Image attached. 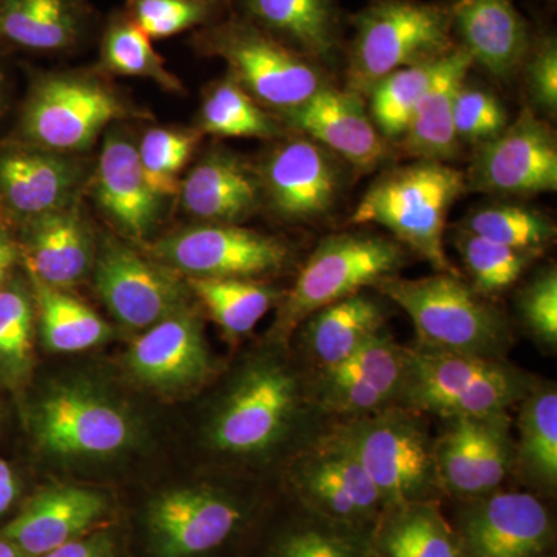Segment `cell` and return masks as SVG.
Here are the masks:
<instances>
[{"label": "cell", "mask_w": 557, "mask_h": 557, "mask_svg": "<svg viewBox=\"0 0 557 557\" xmlns=\"http://www.w3.org/2000/svg\"><path fill=\"white\" fill-rule=\"evenodd\" d=\"M379 557H468L443 502L391 505L372 530Z\"/></svg>", "instance_id": "cell-34"}, {"label": "cell", "mask_w": 557, "mask_h": 557, "mask_svg": "<svg viewBox=\"0 0 557 557\" xmlns=\"http://www.w3.org/2000/svg\"><path fill=\"white\" fill-rule=\"evenodd\" d=\"M330 421L319 409L313 372L263 355L239 370L208 428L212 448L242 458H267L300 448Z\"/></svg>", "instance_id": "cell-1"}, {"label": "cell", "mask_w": 557, "mask_h": 557, "mask_svg": "<svg viewBox=\"0 0 557 557\" xmlns=\"http://www.w3.org/2000/svg\"><path fill=\"white\" fill-rule=\"evenodd\" d=\"M94 189L95 200L106 215L132 239H145L156 226L161 197L149 188L137 146L124 132H108L95 171Z\"/></svg>", "instance_id": "cell-28"}, {"label": "cell", "mask_w": 557, "mask_h": 557, "mask_svg": "<svg viewBox=\"0 0 557 557\" xmlns=\"http://www.w3.org/2000/svg\"><path fill=\"white\" fill-rule=\"evenodd\" d=\"M84 164L76 156L16 141L0 148V211L22 223L78 199Z\"/></svg>", "instance_id": "cell-21"}, {"label": "cell", "mask_w": 557, "mask_h": 557, "mask_svg": "<svg viewBox=\"0 0 557 557\" xmlns=\"http://www.w3.org/2000/svg\"><path fill=\"white\" fill-rule=\"evenodd\" d=\"M285 483L287 496L302 507L359 530L372 531L387 508L383 494L333 421L292 454Z\"/></svg>", "instance_id": "cell-11"}, {"label": "cell", "mask_w": 557, "mask_h": 557, "mask_svg": "<svg viewBox=\"0 0 557 557\" xmlns=\"http://www.w3.org/2000/svg\"><path fill=\"white\" fill-rule=\"evenodd\" d=\"M408 348L386 329L333 368L313 373L319 409L329 421H348L398 405Z\"/></svg>", "instance_id": "cell-15"}, {"label": "cell", "mask_w": 557, "mask_h": 557, "mask_svg": "<svg viewBox=\"0 0 557 557\" xmlns=\"http://www.w3.org/2000/svg\"><path fill=\"white\" fill-rule=\"evenodd\" d=\"M454 126L458 141L483 145L508 126V115L494 95L463 84L456 98Z\"/></svg>", "instance_id": "cell-45"}, {"label": "cell", "mask_w": 557, "mask_h": 557, "mask_svg": "<svg viewBox=\"0 0 557 557\" xmlns=\"http://www.w3.org/2000/svg\"><path fill=\"white\" fill-rule=\"evenodd\" d=\"M512 478L531 493L555 498L557 491V388L539 380L518 406Z\"/></svg>", "instance_id": "cell-33"}, {"label": "cell", "mask_w": 557, "mask_h": 557, "mask_svg": "<svg viewBox=\"0 0 557 557\" xmlns=\"http://www.w3.org/2000/svg\"><path fill=\"white\" fill-rule=\"evenodd\" d=\"M194 47L228 65L230 78L258 104L299 108L325 86L319 62L289 49L239 16L212 22L194 36Z\"/></svg>", "instance_id": "cell-10"}, {"label": "cell", "mask_w": 557, "mask_h": 557, "mask_svg": "<svg viewBox=\"0 0 557 557\" xmlns=\"http://www.w3.org/2000/svg\"><path fill=\"white\" fill-rule=\"evenodd\" d=\"M456 244L471 277V287L486 298L511 288L537 258L474 236L467 230L457 234Z\"/></svg>", "instance_id": "cell-41"}, {"label": "cell", "mask_w": 557, "mask_h": 557, "mask_svg": "<svg viewBox=\"0 0 557 557\" xmlns=\"http://www.w3.org/2000/svg\"><path fill=\"white\" fill-rule=\"evenodd\" d=\"M20 497V483L13 469L0 458V519L5 518Z\"/></svg>", "instance_id": "cell-49"}, {"label": "cell", "mask_w": 557, "mask_h": 557, "mask_svg": "<svg viewBox=\"0 0 557 557\" xmlns=\"http://www.w3.org/2000/svg\"><path fill=\"white\" fill-rule=\"evenodd\" d=\"M7 81L3 76L2 70H0V116L3 115L7 109V102H9V94H7Z\"/></svg>", "instance_id": "cell-52"}, {"label": "cell", "mask_w": 557, "mask_h": 557, "mask_svg": "<svg viewBox=\"0 0 557 557\" xmlns=\"http://www.w3.org/2000/svg\"><path fill=\"white\" fill-rule=\"evenodd\" d=\"M284 116L293 127L359 170L376 166L386 156V139L369 119L361 97L354 90L324 86Z\"/></svg>", "instance_id": "cell-25"}, {"label": "cell", "mask_w": 557, "mask_h": 557, "mask_svg": "<svg viewBox=\"0 0 557 557\" xmlns=\"http://www.w3.org/2000/svg\"><path fill=\"white\" fill-rule=\"evenodd\" d=\"M401 244L372 234H336L321 242L300 270L278 309L271 338L287 344L307 318L330 304L350 298L405 265Z\"/></svg>", "instance_id": "cell-9"}, {"label": "cell", "mask_w": 557, "mask_h": 557, "mask_svg": "<svg viewBox=\"0 0 557 557\" xmlns=\"http://www.w3.org/2000/svg\"><path fill=\"white\" fill-rule=\"evenodd\" d=\"M547 557H556V553H553V555H549Z\"/></svg>", "instance_id": "cell-54"}, {"label": "cell", "mask_w": 557, "mask_h": 557, "mask_svg": "<svg viewBox=\"0 0 557 557\" xmlns=\"http://www.w3.org/2000/svg\"><path fill=\"white\" fill-rule=\"evenodd\" d=\"M259 180L262 196L288 222L324 218L335 207L341 189L338 164L310 138L289 139L274 149Z\"/></svg>", "instance_id": "cell-20"}, {"label": "cell", "mask_w": 557, "mask_h": 557, "mask_svg": "<svg viewBox=\"0 0 557 557\" xmlns=\"http://www.w3.org/2000/svg\"><path fill=\"white\" fill-rule=\"evenodd\" d=\"M474 236L541 256L555 240L556 228L552 220L534 209L518 205H494L472 212L465 228Z\"/></svg>", "instance_id": "cell-40"}, {"label": "cell", "mask_w": 557, "mask_h": 557, "mask_svg": "<svg viewBox=\"0 0 557 557\" xmlns=\"http://www.w3.org/2000/svg\"><path fill=\"white\" fill-rule=\"evenodd\" d=\"M39 557H129V548L119 520Z\"/></svg>", "instance_id": "cell-48"}, {"label": "cell", "mask_w": 557, "mask_h": 557, "mask_svg": "<svg viewBox=\"0 0 557 557\" xmlns=\"http://www.w3.org/2000/svg\"><path fill=\"white\" fill-rule=\"evenodd\" d=\"M199 131L225 138H273L278 134L276 121L230 76L205 98Z\"/></svg>", "instance_id": "cell-38"}, {"label": "cell", "mask_w": 557, "mask_h": 557, "mask_svg": "<svg viewBox=\"0 0 557 557\" xmlns=\"http://www.w3.org/2000/svg\"><path fill=\"white\" fill-rule=\"evenodd\" d=\"M212 2L222 3V2H226V0H212Z\"/></svg>", "instance_id": "cell-53"}, {"label": "cell", "mask_w": 557, "mask_h": 557, "mask_svg": "<svg viewBox=\"0 0 557 557\" xmlns=\"http://www.w3.org/2000/svg\"><path fill=\"white\" fill-rule=\"evenodd\" d=\"M21 258V248L9 230L0 225V289L5 287L14 263Z\"/></svg>", "instance_id": "cell-50"}, {"label": "cell", "mask_w": 557, "mask_h": 557, "mask_svg": "<svg viewBox=\"0 0 557 557\" xmlns=\"http://www.w3.org/2000/svg\"><path fill=\"white\" fill-rule=\"evenodd\" d=\"M336 424L387 507L445 500L428 416L394 405Z\"/></svg>", "instance_id": "cell-7"}, {"label": "cell", "mask_w": 557, "mask_h": 557, "mask_svg": "<svg viewBox=\"0 0 557 557\" xmlns=\"http://www.w3.org/2000/svg\"><path fill=\"white\" fill-rule=\"evenodd\" d=\"M520 321L527 332L548 350L557 347V271L555 267L542 270L518 299Z\"/></svg>", "instance_id": "cell-46"}, {"label": "cell", "mask_w": 557, "mask_h": 557, "mask_svg": "<svg viewBox=\"0 0 557 557\" xmlns=\"http://www.w3.org/2000/svg\"><path fill=\"white\" fill-rule=\"evenodd\" d=\"M242 20L251 22L289 49L317 62L332 60L341 39L335 0H234Z\"/></svg>", "instance_id": "cell-30"}, {"label": "cell", "mask_w": 557, "mask_h": 557, "mask_svg": "<svg viewBox=\"0 0 557 557\" xmlns=\"http://www.w3.org/2000/svg\"><path fill=\"white\" fill-rule=\"evenodd\" d=\"M472 65L468 51L458 46L440 60L434 79L418 102L403 137V149L410 157L440 163L456 159L460 141L454 126V108Z\"/></svg>", "instance_id": "cell-32"}, {"label": "cell", "mask_w": 557, "mask_h": 557, "mask_svg": "<svg viewBox=\"0 0 557 557\" xmlns=\"http://www.w3.org/2000/svg\"><path fill=\"white\" fill-rule=\"evenodd\" d=\"M263 512L230 487L161 491L138 512V557H239Z\"/></svg>", "instance_id": "cell-2"}, {"label": "cell", "mask_w": 557, "mask_h": 557, "mask_svg": "<svg viewBox=\"0 0 557 557\" xmlns=\"http://www.w3.org/2000/svg\"><path fill=\"white\" fill-rule=\"evenodd\" d=\"M199 129L152 127L143 135L137 146L139 163L149 188L161 197L177 196L180 174L189 163L199 146Z\"/></svg>", "instance_id": "cell-42"}, {"label": "cell", "mask_w": 557, "mask_h": 557, "mask_svg": "<svg viewBox=\"0 0 557 557\" xmlns=\"http://www.w3.org/2000/svg\"><path fill=\"white\" fill-rule=\"evenodd\" d=\"M438 61L395 70L380 79L370 94V113L383 138L405 137L424 91L431 86Z\"/></svg>", "instance_id": "cell-39"}, {"label": "cell", "mask_w": 557, "mask_h": 557, "mask_svg": "<svg viewBox=\"0 0 557 557\" xmlns=\"http://www.w3.org/2000/svg\"><path fill=\"white\" fill-rule=\"evenodd\" d=\"M219 5L212 0H127L124 11L156 40L207 27Z\"/></svg>", "instance_id": "cell-44"}, {"label": "cell", "mask_w": 557, "mask_h": 557, "mask_svg": "<svg viewBox=\"0 0 557 557\" xmlns=\"http://www.w3.org/2000/svg\"><path fill=\"white\" fill-rule=\"evenodd\" d=\"M287 498L281 512H263L239 557H379L372 531L335 522Z\"/></svg>", "instance_id": "cell-22"}, {"label": "cell", "mask_w": 557, "mask_h": 557, "mask_svg": "<svg viewBox=\"0 0 557 557\" xmlns=\"http://www.w3.org/2000/svg\"><path fill=\"white\" fill-rule=\"evenodd\" d=\"M30 278L40 332L50 350L62 354L87 350L109 338V325L90 307L62 288Z\"/></svg>", "instance_id": "cell-36"}, {"label": "cell", "mask_w": 557, "mask_h": 557, "mask_svg": "<svg viewBox=\"0 0 557 557\" xmlns=\"http://www.w3.org/2000/svg\"><path fill=\"white\" fill-rule=\"evenodd\" d=\"M376 289L406 311L417 330V346L490 359H507L515 346L507 314L460 274H397L383 278Z\"/></svg>", "instance_id": "cell-3"}, {"label": "cell", "mask_w": 557, "mask_h": 557, "mask_svg": "<svg viewBox=\"0 0 557 557\" xmlns=\"http://www.w3.org/2000/svg\"><path fill=\"white\" fill-rule=\"evenodd\" d=\"M467 183L472 189L508 196L556 190L555 132L533 110L522 109L502 134L479 145Z\"/></svg>", "instance_id": "cell-16"}, {"label": "cell", "mask_w": 557, "mask_h": 557, "mask_svg": "<svg viewBox=\"0 0 557 557\" xmlns=\"http://www.w3.org/2000/svg\"><path fill=\"white\" fill-rule=\"evenodd\" d=\"M527 83L539 108L556 113L557 109V40L555 35L534 36L525 64Z\"/></svg>", "instance_id": "cell-47"}, {"label": "cell", "mask_w": 557, "mask_h": 557, "mask_svg": "<svg viewBox=\"0 0 557 557\" xmlns=\"http://www.w3.org/2000/svg\"><path fill=\"white\" fill-rule=\"evenodd\" d=\"M188 287L215 324L234 338L251 332L281 299V292L255 278L189 277Z\"/></svg>", "instance_id": "cell-37"}, {"label": "cell", "mask_w": 557, "mask_h": 557, "mask_svg": "<svg viewBox=\"0 0 557 557\" xmlns=\"http://www.w3.org/2000/svg\"><path fill=\"white\" fill-rule=\"evenodd\" d=\"M21 258L30 277L51 287L78 284L95 262L94 234L78 199L24 223Z\"/></svg>", "instance_id": "cell-26"}, {"label": "cell", "mask_w": 557, "mask_h": 557, "mask_svg": "<svg viewBox=\"0 0 557 557\" xmlns=\"http://www.w3.org/2000/svg\"><path fill=\"white\" fill-rule=\"evenodd\" d=\"M448 516L468 557H547L556 553V518L548 498L500 490L450 500Z\"/></svg>", "instance_id": "cell-12"}, {"label": "cell", "mask_w": 557, "mask_h": 557, "mask_svg": "<svg viewBox=\"0 0 557 557\" xmlns=\"http://www.w3.org/2000/svg\"><path fill=\"white\" fill-rule=\"evenodd\" d=\"M127 362L139 381L160 391L197 386L212 373L200 319L186 307L139 336Z\"/></svg>", "instance_id": "cell-24"}, {"label": "cell", "mask_w": 557, "mask_h": 557, "mask_svg": "<svg viewBox=\"0 0 557 557\" xmlns=\"http://www.w3.org/2000/svg\"><path fill=\"white\" fill-rule=\"evenodd\" d=\"M386 322V307L366 292L314 311L298 329L307 368L318 373L339 364Z\"/></svg>", "instance_id": "cell-31"}, {"label": "cell", "mask_w": 557, "mask_h": 557, "mask_svg": "<svg viewBox=\"0 0 557 557\" xmlns=\"http://www.w3.org/2000/svg\"><path fill=\"white\" fill-rule=\"evenodd\" d=\"M44 449L61 456H109L131 442L129 420L108 399L83 387L54 388L36 417Z\"/></svg>", "instance_id": "cell-19"}, {"label": "cell", "mask_w": 557, "mask_h": 557, "mask_svg": "<svg viewBox=\"0 0 557 557\" xmlns=\"http://www.w3.org/2000/svg\"><path fill=\"white\" fill-rule=\"evenodd\" d=\"M89 0H0V51L64 54L95 30Z\"/></svg>", "instance_id": "cell-27"}, {"label": "cell", "mask_w": 557, "mask_h": 557, "mask_svg": "<svg viewBox=\"0 0 557 557\" xmlns=\"http://www.w3.org/2000/svg\"><path fill=\"white\" fill-rule=\"evenodd\" d=\"M454 38L472 62L508 79L522 70L534 35L515 0H449Z\"/></svg>", "instance_id": "cell-23"}, {"label": "cell", "mask_w": 557, "mask_h": 557, "mask_svg": "<svg viewBox=\"0 0 557 557\" xmlns=\"http://www.w3.org/2000/svg\"><path fill=\"white\" fill-rule=\"evenodd\" d=\"M408 348L398 405L428 417L482 418L509 413L533 391L537 376L507 359Z\"/></svg>", "instance_id": "cell-4"}, {"label": "cell", "mask_w": 557, "mask_h": 557, "mask_svg": "<svg viewBox=\"0 0 557 557\" xmlns=\"http://www.w3.org/2000/svg\"><path fill=\"white\" fill-rule=\"evenodd\" d=\"M467 186V177L456 168L420 160L373 183L351 220L358 225L383 226L438 273L458 274L446 256L443 237L449 209Z\"/></svg>", "instance_id": "cell-5"}, {"label": "cell", "mask_w": 557, "mask_h": 557, "mask_svg": "<svg viewBox=\"0 0 557 557\" xmlns=\"http://www.w3.org/2000/svg\"><path fill=\"white\" fill-rule=\"evenodd\" d=\"M138 115L97 73L42 72L22 106L20 141L51 152L90 149L115 121Z\"/></svg>", "instance_id": "cell-8"}, {"label": "cell", "mask_w": 557, "mask_h": 557, "mask_svg": "<svg viewBox=\"0 0 557 557\" xmlns=\"http://www.w3.org/2000/svg\"><path fill=\"white\" fill-rule=\"evenodd\" d=\"M95 287L113 317L132 329L152 327L186 307V288L175 274L112 237L95 256Z\"/></svg>", "instance_id": "cell-17"}, {"label": "cell", "mask_w": 557, "mask_h": 557, "mask_svg": "<svg viewBox=\"0 0 557 557\" xmlns=\"http://www.w3.org/2000/svg\"><path fill=\"white\" fill-rule=\"evenodd\" d=\"M435 457L448 500H467L500 490L515 465L512 417L446 418L435 435Z\"/></svg>", "instance_id": "cell-14"}, {"label": "cell", "mask_w": 557, "mask_h": 557, "mask_svg": "<svg viewBox=\"0 0 557 557\" xmlns=\"http://www.w3.org/2000/svg\"><path fill=\"white\" fill-rule=\"evenodd\" d=\"M354 25L348 81L358 95L395 70L442 60L457 47L446 2L370 0Z\"/></svg>", "instance_id": "cell-6"}, {"label": "cell", "mask_w": 557, "mask_h": 557, "mask_svg": "<svg viewBox=\"0 0 557 557\" xmlns=\"http://www.w3.org/2000/svg\"><path fill=\"white\" fill-rule=\"evenodd\" d=\"M35 300L20 282L0 289V372L20 380L30 369Z\"/></svg>", "instance_id": "cell-43"}, {"label": "cell", "mask_w": 557, "mask_h": 557, "mask_svg": "<svg viewBox=\"0 0 557 557\" xmlns=\"http://www.w3.org/2000/svg\"><path fill=\"white\" fill-rule=\"evenodd\" d=\"M157 258L189 277L256 278L292 260L288 245L236 223H205L157 242Z\"/></svg>", "instance_id": "cell-13"}, {"label": "cell", "mask_w": 557, "mask_h": 557, "mask_svg": "<svg viewBox=\"0 0 557 557\" xmlns=\"http://www.w3.org/2000/svg\"><path fill=\"white\" fill-rule=\"evenodd\" d=\"M101 33V72L153 81L161 89L174 94L183 90L182 81L166 67L163 57L153 49L152 39L126 11L110 14Z\"/></svg>", "instance_id": "cell-35"}, {"label": "cell", "mask_w": 557, "mask_h": 557, "mask_svg": "<svg viewBox=\"0 0 557 557\" xmlns=\"http://www.w3.org/2000/svg\"><path fill=\"white\" fill-rule=\"evenodd\" d=\"M0 557H27L16 545L11 544L9 539L0 534Z\"/></svg>", "instance_id": "cell-51"}, {"label": "cell", "mask_w": 557, "mask_h": 557, "mask_svg": "<svg viewBox=\"0 0 557 557\" xmlns=\"http://www.w3.org/2000/svg\"><path fill=\"white\" fill-rule=\"evenodd\" d=\"M113 522L119 519L108 494L90 487L50 486L28 498L0 527V534L25 556L39 557Z\"/></svg>", "instance_id": "cell-18"}, {"label": "cell", "mask_w": 557, "mask_h": 557, "mask_svg": "<svg viewBox=\"0 0 557 557\" xmlns=\"http://www.w3.org/2000/svg\"><path fill=\"white\" fill-rule=\"evenodd\" d=\"M186 214L208 223H236L258 209L262 199L259 175L236 157L211 152L180 183Z\"/></svg>", "instance_id": "cell-29"}]
</instances>
